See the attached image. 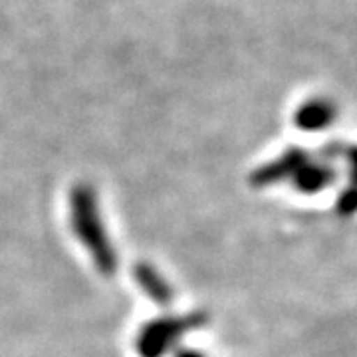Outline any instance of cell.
Here are the masks:
<instances>
[{"instance_id": "6da1fadb", "label": "cell", "mask_w": 357, "mask_h": 357, "mask_svg": "<svg viewBox=\"0 0 357 357\" xmlns=\"http://www.w3.org/2000/svg\"><path fill=\"white\" fill-rule=\"evenodd\" d=\"M68 217L74 236L89 255L96 270L103 276H114L117 270V250L107 232L98 192L89 183H76L70 189Z\"/></svg>"}, {"instance_id": "7a4b0ae2", "label": "cell", "mask_w": 357, "mask_h": 357, "mask_svg": "<svg viewBox=\"0 0 357 357\" xmlns=\"http://www.w3.org/2000/svg\"><path fill=\"white\" fill-rule=\"evenodd\" d=\"M206 324L204 312L191 314H169L149 319L135 333V349L139 357H165L177 349L183 337L203 328Z\"/></svg>"}, {"instance_id": "3957f363", "label": "cell", "mask_w": 357, "mask_h": 357, "mask_svg": "<svg viewBox=\"0 0 357 357\" xmlns=\"http://www.w3.org/2000/svg\"><path fill=\"white\" fill-rule=\"evenodd\" d=\"M133 280L139 286V290L151 302L159 306H169L175 300V290L165 274L149 262H137L133 266Z\"/></svg>"}, {"instance_id": "277c9868", "label": "cell", "mask_w": 357, "mask_h": 357, "mask_svg": "<svg viewBox=\"0 0 357 357\" xmlns=\"http://www.w3.org/2000/svg\"><path fill=\"white\" fill-rule=\"evenodd\" d=\"M175 357H208L204 351H199V349H177L175 351Z\"/></svg>"}]
</instances>
